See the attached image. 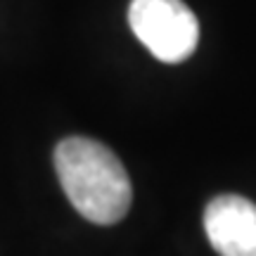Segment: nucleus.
Segmentation results:
<instances>
[{
    "instance_id": "1",
    "label": "nucleus",
    "mask_w": 256,
    "mask_h": 256,
    "mask_svg": "<svg viewBox=\"0 0 256 256\" xmlns=\"http://www.w3.org/2000/svg\"><path fill=\"white\" fill-rule=\"evenodd\" d=\"M55 168L72 206L98 226L119 223L130 209L133 188L119 156L107 145L74 136L55 150Z\"/></svg>"
},
{
    "instance_id": "2",
    "label": "nucleus",
    "mask_w": 256,
    "mask_h": 256,
    "mask_svg": "<svg viewBox=\"0 0 256 256\" xmlns=\"http://www.w3.org/2000/svg\"><path fill=\"white\" fill-rule=\"evenodd\" d=\"M128 24L138 40L166 64L185 62L200 43V22L183 0H130Z\"/></svg>"
},
{
    "instance_id": "3",
    "label": "nucleus",
    "mask_w": 256,
    "mask_h": 256,
    "mask_svg": "<svg viewBox=\"0 0 256 256\" xmlns=\"http://www.w3.org/2000/svg\"><path fill=\"white\" fill-rule=\"evenodd\" d=\"M204 230L220 256H256V204L240 194H220L204 211Z\"/></svg>"
}]
</instances>
